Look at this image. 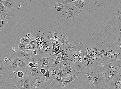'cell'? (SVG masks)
I'll return each mask as SVG.
<instances>
[{"label": "cell", "mask_w": 121, "mask_h": 89, "mask_svg": "<svg viewBox=\"0 0 121 89\" xmlns=\"http://www.w3.org/2000/svg\"><path fill=\"white\" fill-rule=\"evenodd\" d=\"M36 49V47L33 46L28 44L26 45V46L25 49V50H32Z\"/></svg>", "instance_id": "obj_39"}, {"label": "cell", "mask_w": 121, "mask_h": 89, "mask_svg": "<svg viewBox=\"0 0 121 89\" xmlns=\"http://www.w3.org/2000/svg\"><path fill=\"white\" fill-rule=\"evenodd\" d=\"M39 65L38 63H33V68H38L39 67Z\"/></svg>", "instance_id": "obj_43"}, {"label": "cell", "mask_w": 121, "mask_h": 89, "mask_svg": "<svg viewBox=\"0 0 121 89\" xmlns=\"http://www.w3.org/2000/svg\"><path fill=\"white\" fill-rule=\"evenodd\" d=\"M73 4L77 8L80 10L83 9L85 4V1L83 0H76L74 2H73Z\"/></svg>", "instance_id": "obj_21"}, {"label": "cell", "mask_w": 121, "mask_h": 89, "mask_svg": "<svg viewBox=\"0 0 121 89\" xmlns=\"http://www.w3.org/2000/svg\"><path fill=\"white\" fill-rule=\"evenodd\" d=\"M56 3H59L64 5L65 7L69 4L72 3V0H57L56 1Z\"/></svg>", "instance_id": "obj_30"}, {"label": "cell", "mask_w": 121, "mask_h": 89, "mask_svg": "<svg viewBox=\"0 0 121 89\" xmlns=\"http://www.w3.org/2000/svg\"><path fill=\"white\" fill-rule=\"evenodd\" d=\"M47 68L49 71L51 78L53 80L56 74L59 72L60 69V68L59 65L56 68H53L50 67H47Z\"/></svg>", "instance_id": "obj_19"}, {"label": "cell", "mask_w": 121, "mask_h": 89, "mask_svg": "<svg viewBox=\"0 0 121 89\" xmlns=\"http://www.w3.org/2000/svg\"><path fill=\"white\" fill-rule=\"evenodd\" d=\"M2 3L4 7L8 10H12L14 6V2L13 0H0Z\"/></svg>", "instance_id": "obj_20"}, {"label": "cell", "mask_w": 121, "mask_h": 89, "mask_svg": "<svg viewBox=\"0 0 121 89\" xmlns=\"http://www.w3.org/2000/svg\"><path fill=\"white\" fill-rule=\"evenodd\" d=\"M62 52L57 56L56 58L54 59H52L50 58V67L52 68H55L58 66L60 62L61 59Z\"/></svg>", "instance_id": "obj_18"}, {"label": "cell", "mask_w": 121, "mask_h": 89, "mask_svg": "<svg viewBox=\"0 0 121 89\" xmlns=\"http://www.w3.org/2000/svg\"><path fill=\"white\" fill-rule=\"evenodd\" d=\"M101 58L108 65L114 66L121 65V54L113 50L104 51Z\"/></svg>", "instance_id": "obj_4"}, {"label": "cell", "mask_w": 121, "mask_h": 89, "mask_svg": "<svg viewBox=\"0 0 121 89\" xmlns=\"http://www.w3.org/2000/svg\"><path fill=\"white\" fill-rule=\"evenodd\" d=\"M116 16L117 20L121 23V7L117 10Z\"/></svg>", "instance_id": "obj_33"}, {"label": "cell", "mask_w": 121, "mask_h": 89, "mask_svg": "<svg viewBox=\"0 0 121 89\" xmlns=\"http://www.w3.org/2000/svg\"><path fill=\"white\" fill-rule=\"evenodd\" d=\"M59 65L62 72V78L70 76L76 72L67 60L60 61Z\"/></svg>", "instance_id": "obj_8"}, {"label": "cell", "mask_w": 121, "mask_h": 89, "mask_svg": "<svg viewBox=\"0 0 121 89\" xmlns=\"http://www.w3.org/2000/svg\"><path fill=\"white\" fill-rule=\"evenodd\" d=\"M1 2L0 0V3Z\"/></svg>", "instance_id": "obj_48"}, {"label": "cell", "mask_w": 121, "mask_h": 89, "mask_svg": "<svg viewBox=\"0 0 121 89\" xmlns=\"http://www.w3.org/2000/svg\"><path fill=\"white\" fill-rule=\"evenodd\" d=\"M30 79L25 73L24 77L17 82V87L19 89H31Z\"/></svg>", "instance_id": "obj_12"}, {"label": "cell", "mask_w": 121, "mask_h": 89, "mask_svg": "<svg viewBox=\"0 0 121 89\" xmlns=\"http://www.w3.org/2000/svg\"><path fill=\"white\" fill-rule=\"evenodd\" d=\"M104 50L97 48H93L89 50L84 53V56L87 59L94 58H101Z\"/></svg>", "instance_id": "obj_11"}, {"label": "cell", "mask_w": 121, "mask_h": 89, "mask_svg": "<svg viewBox=\"0 0 121 89\" xmlns=\"http://www.w3.org/2000/svg\"><path fill=\"white\" fill-rule=\"evenodd\" d=\"M31 89H40L44 85L45 80L42 76H35L30 79Z\"/></svg>", "instance_id": "obj_10"}, {"label": "cell", "mask_w": 121, "mask_h": 89, "mask_svg": "<svg viewBox=\"0 0 121 89\" xmlns=\"http://www.w3.org/2000/svg\"><path fill=\"white\" fill-rule=\"evenodd\" d=\"M103 61L101 58H96L87 59L84 61V63L80 70L83 72L96 66Z\"/></svg>", "instance_id": "obj_9"}, {"label": "cell", "mask_w": 121, "mask_h": 89, "mask_svg": "<svg viewBox=\"0 0 121 89\" xmlns=\"http://www.w3.org/2000/svg\"><path fill=\"white\" fill-rule=\"evenodd\" d=\"M55 8L56 11L58 12H63L65 7L64 5L59 3H56L55 5Z\"/></svg>", "instance_id": "obj_27"}, {"label": "cell", "mask_w": 121, "mask_h": 89, "mask_svg": "<svg viewBox=\"0 0 121 89\" xmlns=\"http://www.w3.org/2000/svg\"><path fill=\"white\" fill-rule=\"evenodd\" d=\"M16 49L15 47H13L12 49V51L13 52H15L16 51Z\"/></svg>", "instance_id": "obj_45"}, {"label": "cell", "mask_w": 121, "mask_h": 89, "mask_svg": "<svg viewBox=\"0 0 121 89\" xmlns=\"http://www.w3.org/2000/svg\"><path fill=\"white\" fill-rule=\"evenodd\" d=\"M29 44L33 46L36 47L37 44V41L36 40L34 39L30 41Z\"/></svg>", "instance_id": "obj_40"}, {"label": "cell", "mask_w": 121, "mask_h": 89, "mask_svg": "<svg viewBox=\"0 0 121 89\" xmlns=\"http://www.w3.org/2000/svg\"><path fill=\"white\" fill-rule=\"evenodd\" d=\"M5 62H7L8 61V59L7 58H5L4 59Z\"/></svg>", "instance_id": "obj_46"}, {"label": "cell", "mask_w": 121, "mask_h": 89, "mask_svg": "<svg viewBox=\"0 0 121 89\" xmlns=\"http://www.w3.org/2000/svg\"><path fill=\"white\" fill-rule=\"evenodd\" d=\"M51 55L48 56V57H43L40 60V61L43 60V62L41 65L42 67L45 66L47 67H50V65Z\"/></svg>", "instance_id": "obj_23"}, {"label": "cell", "mask_w": 121, "mask_h": 89, "mask_svg": "<svg viewBox=\"0 0 121 89\" xmlns=\"http://www.w3.org/2000/svg\"><path fill=\"white\" fill-rule=\"evenodd\" d=\"M79 73V71H76L70 76L62 78L60 84L61 87L64 88L66 86L69 85L74 80L78 78Z\"/></svg>", "instance_id": "obj_13"}, {"label": "cell", "mask_w": 121, "mask_h": 89, "mask_svg": "<svg viewBox=\"0 0 121 89\" xmlns=\"http://www.w3.org/2000/svg\"><path fill=\"white\" fill-rule=\"evenodd\" d=\"M4 68L3 63L0 60V76L2 74L4 71Z\"/></svg>", "instance_id": "obj_36"}, {"label": "cell", "mask_w": 121, "mask_h": 89, "mask_svg": "<svg viewBox=\"0 0 121 89\" xmlns=\"http://www.w3.org/2000/svg\"><path fill=\"white\" fill-rule=\"evenodd\" d=\"M44 76H45L46 78V79L45 80V82H48L49 81L51 77L49 71V70L48 69H47V71H46V73L45 74Z\"/></svg>", "instance_id": "obj_35"}, {"label": "cell", "mask_w": 121, "mask_h": 89, "mask_svg": "<svg viewBox=\"0 0 121 89\" xmlns=\"http://www.w3.org/2000/svg\"><path fill=\"white\" fill-rule=\"evenodd\" d=\"M116 76L117 80L121 81V72L117 74Z\"/></svg>", "instance_id": "obj_41"}, {"label": "cell", "mask_w": 121, "mask_h": 89, "mask_svg": "<svg viewBox=\"0 0 121 89\" xmlns=\"http://www.w3.org/2000/svg\"><path fill=\"white\" fill-rule=\"evenodd\" d=\"M27 65V63L22 60L19 61L18 64V67L21 69L26 68Z\"/></svg>", "instance_id": "obj_31"}, {"label": "cell", "mask_w": 121, "mask_h": 89, "mask_svg": "<svg viewBox=\"0 0 121 89\" xmlns=\"http://www.w3.org/2000/svg\"><path fill=\"white\" fill-rule=\"evenodd\" d=\"M51 38V39H57L61 42L63 45L69 43L67 36H65L64 35H62L60 33H57L53 32L52 33Z\"/></svg>", "instance_id": "obj_16"}, {"label": "cell", "mask_w": 121, "mask_h": 89, "mask_svg": "<svg viewBox=\"0 0 121 89\" xmlns=\"http://www.w3.org/2000/svg\"><path fill=\"white\" fill-rule=\"evenodd\" d=\"M115 89H121V81L117 80L114 82Z\"/></svg>", "instance_id": "obj_32"}, {"label": "cell", "mask_w": 121, "mask_h": 89, "mask_svg": "<svg viewBox=\"0 0 121 89\" xmlns=\"http://www.w3.org/2000/svg\"><path fill=\"white\" fill-rule=\"evenodd\" d=\"M96 66L83 72L86 81L92 85H99L103 81L102 63Z\"/></svg>", "instance_id": "obj_2"}, {"label": "cell", "mask_w": 121, "mask_h": 89, "mask_svg": "<svg viewBox=\"0 0 121 89\" xmlns=\"http://www.w3.org/2000/svg\"><path fill=\"white\" fill-rule=\"evenodd\" d=\"M14 73H15L17 74L18 77L19 78H22L24 76L25 74L23 72L21 71H19L18 72L16 73L15 72H14Z\"/></svg>", "instance_id": "obj_38"}, {"label": "cell", "mask_w": 121, "mask_h": 89, "mask_svg": "<svg viewBox=\"0 0 121 89\" xmlns=\"http://www.w3.org/2000/svg\"><path fill=\"white\" fill-rule=\"evenodd\" d=\"M68 55L65 53L64 49L63 48L62 51L61 56L60 60V61H65V60L68 61Z\"/></svg>", "instance_id": "obj_29"}, {"label": "cell", "mask_w": 121, "mask_h": 89, "mask_svg": "<svg viewBox=\"0 0 121 89\" xmlns=\"http://www.w3.org/2000/svg\"><path fill=\"white\" fill-rule=\"evenodd\" d=\"M26 69L25 73L29 77L31 78L35 76H42V74L38 68H30L27 66Z\"/></svg>", "instance_id": "obj_14"}, {"label": "cell", "mask_w": 121, "mask_h": 89, "mask_svg": "<svg viewBox=\"0 0 121 89\" xmlns=\"http://www.w3.org/2000/svg\"><path fill=\"white\" fill-rule=\"evenodd\" d=\"M115 47L119 53L121 54V36L119 37L115 41Z\"/></svg>", "instance_id": "obj_24"}, {"label": "cell", "mask_w": 121, "mask_h": 89, "mask_svg": "<svg viewBox=\"0 0 121 89\" xmlns=\"http://www.w3.org/2000/svg\"><path fill=\"white\" fill-rule=\"evenodd\" d=\"M21 60L18 57H15L12 60L11 65V68L13 69L16 70L18 67V64L19 62Z\"/></svg>", "instance_id": "obj_25"}, {"label": "cell", "mask_w": 121, "mask_h": 89, "mask_svg": "<svg viewBox=\"0 0 121 89\" xmlns=\"http://www.w3.org/2000/svg\"><path fill=\"white\" fill-rule=\"evenodd\" d=\"M9 10L7 9L2 4L0 3V15L5 17L9 13Z\"/></svg>", "instance_id": "obj_22"}, {"label": "cell", "mask_w": 121, "mask_h": 89, "mask_svg": "<svg viewBox=\"0 0 121 89\" xmlns=\"http://www.w3.org/2000/svg\"><path fill=\"white\" fill-rule=\"evenodd\" d=\"M26 46V45L20 42L18 45V49L20 51H22L25 50V49Z\"/></svg>", "instance_id": "obj_37"}, {"label": "cell", "mask_w": 121, "mask_h": 89, "mask_svg": "<svg viewBox=\"0 0 121 89\" xmlns=\"http://www.w3.org/2000/svg\"><path fill=\"white\" fill-rule=\"evenodd\" d=\"M33 63L32 62H30L28 63V65L30 68H33Z\"/></svg>", "instance_id": "obj_44"}, {"label": "cell", "mask_w": 121, "mask_h": 89, "mask_svg": "<svg viewBox=\"0 0 121 89\" xmlns=\"http://www.w3.org/2000/svg\"><path fill=\"white\" fill-rule=\"evenodd\" d=\"M37 42V49L38 51L39 60L45 55H51L52 51L53 43L49 40L39 32H34L32 36Z\"/></svg>", "instance_id": "obj_1"}, {"label": "cell", "mask_w": 121, "mask_h": 89, "mask_svg": "<svg viewBox=\"0 0 121 89\" xmlns=\"http://www.w3.org/2000/svg\"><path fill=\"white\" fill-rule=\"evenodd\" d=\"M103 74V81L109 82L113 81L118 71L121 67V65L114 66L108 65L103 61L102 63Z\"/></svg>", "instance_id": "obj_3"}, {"label": "cell", "mask_w": 121, "mask_h": 89, "mask_svg": "<svg viewBox=\"0 0 121 89\" xmlns=\"http://www.w3.org/2000/svg\"><path fill=\"white\" fill-rule=\"evenodd\" d=\"M5 18L0 15V31L3 30L5 24Z\"/></svg>", "instance_id": "obj_28"}, {"label": "cell", "mask_w": 121, "mask_h": 89, "mask_svg": "<svg viewBox=\"0 0 121 89\" xmlns=\"http://www.w3.org/2000/svg\"><path fill=\"white\" fill-rule=\"evenodd\" d=\"M84 53L81 51L71 53L68 55V61L69 62L76 71L80 70L84 62Z\"/></svg>", "instance_id": "obj_5"}, {"label": "cell", "mask_w": 121, "mask_h": 89, "mask_svg": "<svg viewBox=\"0 0 121 89\" xmlns=\"http://www.w3.org/2000/svg\"><path fill=\"white\" fill-rule=\"evenodd\" d=\"M81 12V10L77 8L72 3L68 4L62 12L63 16L68 19H75Z\"/></svg>", "instance_id": "obj_7"}, {"label": "cell", "mask_w": 121, "mask_h": 89, "mask_svg": "<svg viewBox=\"0 0 121 89\" xmlns=\"http://www.w3.org/2000/svg\"><path fill=\"white\" fill-rule=\"evenodd\" d=\"M40 72L43 74H45L46 73V71L45 69L42 68L40 70Z\"/></svg>", "instance_id": "obj_42"}, {"label": "cell", "mask_w": 121, "mask_h": 89, "mask_svg": "<svg viewBox=\"0 0 121 89\" xmlns=\"http://www.w3.org/2000/svg\"><path fill=\"white\" fill-rule=\"evenodd\" d=\"M19 58L26 63L28 65L30 62L38 63L39 61L38 51L36 49L20 51Z\"/></svg>", "instance_id": "obj_6"}, {"label": "cell", "mask_w": 121, "mask_h": 89, "mask_svg": "<svg viewBox=\"0 0 121 89\" xmlns=\"http://www.w3.org/2000/svg\"><path fill=\"white\" fill-rule=\"evenodd\" d=\"M30 42V40L29 39L25 37H23L21 39V43L26 45L29 44Z\"/></svg>", "instance_id": "obj_34"}, {"label": "cell", "mask_w": 121, "mask_h": 89, "mask_svg": "<svg viewBox=\"0 0 121 89\" xmlns=\"http://www.w3.org/2000/svg\"><path fill=\"white\" fill-rule=\"evenodd\" d=\"M63 48L68 55L71 53L76 52L78 50V48L77 46L69 42L63 45Z\"/></svg>", "instance_id": "obj_15"}, {"label": "cell", "mask_w": 121, "mask_h": 89, "mask_svg": "<svg viewBox=\"0 0 121 89\" xmlns=\"http://www.w3.org/2000/svg\"><path fill=\"white\" fill-rule=\"evenodd\" d=\"M9 60L11 62H12V60H11V59H9Z\"/></svg>", "instance_id": "obj_47"}, {"label": "cell", "mask_w": 121, "mask_h": 89, "mask_svg": "<svg viewBox=\"0 0 121 89\" xmlns=\"http://www.w3.org/2000/svg\"><path fill=\"white\" fill-rule=\"evenodd\" d=\"M53 43V47L52 53L51 55V58L52 59H55L58 54L61 53L60 48L56 44L55 42Z\"/></svg>", "instance_id": "obj_17"}, {"label": "cell", "mask_w": 121, "mask_h": 89, "mask_svg": "<svg viewBox=\"0 0 121 89\" xmlns=\"http://www.w3.org/2000/svg\"><path fill=\"white\" fill-rule=\"evenodd\" d=\"M62 78V72L61 69H60L59 72L56 74L54 80L56 82L60 84Z\"/></svg>", "instance_id": "obj_26"}]
</instances>
